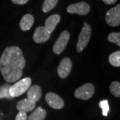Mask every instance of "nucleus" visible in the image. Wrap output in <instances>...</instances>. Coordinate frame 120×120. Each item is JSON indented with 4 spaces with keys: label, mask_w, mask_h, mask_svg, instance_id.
<instances>
[{
    "label": "nucleus",
    "mask_w": 120,
    "mask_h": 120,
    "mask_svg": "<svg viewBox=\"0 0 120 120\" xmlns=\"http://www.w3.org/2000/svg\"><path fill=\"white\" fill-rule=\"evenodd\" d=\"M26 60L22 49L17 46L6 47L0 57V71L4 79L13 83L22 77Z\"/></svg>",
    "instance_id": "1"
},
{
    "label": "nucleus",
    "mask_w": 120,
    "mask_h": 120,
    "mask_svg": "<svg viewBox=\"0 0 120 120\" xmlns=\"http://www.w3.org/2000/svg\"><path fill=\"white\" fill-rule=\"evenodd\" d=\"M31 85V79L30 77H25L18 81L9 88V94L11 98L19 97L26 93Z\"/></svg>",
    "instance_id": "2"
},
{
    "label": "nucleus",
    "mask_w": 120,
    "mask_h": 120,
    "mask_svg": "<svg viewBox=\"0 0 120 120\" xmlns=\"http://www.w3.org/2000/svg\"><path fill=\"white\" fill-rule=\"evenodd\" d=\"M91 35V27L87 22H84V26L83 27L82 31L78 37L76 50L78 53L82 52L90 41Z\"/></svg>",
    "instance_id": "3"
},
{
    "label": "nucleus",
    "mask_w": 120,
    "mask_h": 120,
    "mask_svg": "<svg viewBox=\"0 0 120 120\" xmlns=\"http://www.w3.org/2000/svg\"><path fill=\"white\" fill-rule=\"evenodd\" d=\"M95 87L93 84L87 83L77 88L74 92V96L82 100H88L94 95Z\"/></svg>",
    "instance_id": "4"
},
{
    "label": "nucleus",
    "mask_w": 120,
    "mask_h": 120,
    "mask_svg": "<svg viewBox=\"0 0 120 120\" xmlns=\"http://www.w3.org/2000/svg\"><path fill=\"white\" fill-rule=\"evenodd\" d=\"M70 39V34L68 31H62L60 37L56 40L53 47V52L57 55H59L64 52Z\"/></svg>",
    "instance_id": "5"
},
{
    "label": "nucleus",
    "mask_w": 120,
    "mask_h": 120,
    "mask_svg": "<svg viewBox=\"0 0 120 120\" xmlns=\"http://www.w3.org/2000/svg\"><path fill=\"white\" fill-rule=\"evenodd\" d=\"M105 21L111 27H117L120 25V5L110 9L105 16Z\"/></svg>",
    "instance_id": "6"
},
{
    "label": "nucleus",
    "mask_w": 120,
    "mask_h": 120,
    "mask_svg": "<svg viewBox=\"0 0 120 120\" xmlns=\"http://www.w3.org/2000/svg\"><path fill=\"white\" fill-rule=\"evenodd\" d=\"M45 101L52 108L60 109L64 107V101L60 95L53 92H49L45 95Z\"/></svg>",
    "instance_id": "7"
},
{
    "label": "nucleus",
    "mask_w": 120,
    "mask_h": 120,
    "mask_svg": "<svg viewBox=\"0 0 120 120\" xmlns=\"http://www.w3.org/2000/svg\"><path fill=\"white\" fill-rule=\"evenodd\" d=\"M68 12L71 14L76 13L79 15H86L90 12V7L86 2H79L69 5L67 8Z\"/></svg>",
    "instance_id": "8"
},
{
    "label": "nucleus",
    "mask_w": 120,
    "mask_h": 120,
    "mask_svg": "<svg viewBox=\"0 0 120 120\" xmlns=\"http://www.w3.org/2000/svg\"><path fill=\"white\" fill-rule=\"evenodd\" d=\"M72 69V61L69 57H65L61 61L57 68V73L59 77L64 79L70 73Z\"/></svg>",
    "instance_id": "9"
},
{
    "label": "nucleus",
    "mask_w": 120,
    "mask_h": 120,
    "mask_svg": "<svg viewBox=\"0 0 120 120\" xmlns=\"http://www.w3.org/2000/svg\"><path fill=\"white\" fill-rule=\"evenodd\" d=\"M50 36L51 34L45 29L44 26H40L38 27L35 30L33 39L36 43H42L48 41V39L50 38Z\"/></svg>",
    "instance_id": "10"
},
{
    "label": "nucleus",
    "mask_w": 120,
    "mask_h": 120,
    "mask_svg": "<svg viewBox=\"0 0 120 120\" xmlns=\"http://www.w3.org/2000/svg\"><path fill=\"white\" fill-rule=\"evenodd\" d=\"M27 99L29 100L36 103L41 98L42 95L41 88L38 85L31 86L27 91Z\"/></svg>",
    "instance_id": "11"
},
{
    "label": "nucleus",
    "mask_w": 120,
    "mask_h": 120,
    "mask_svg": "<svg viewBox=\"0 0 120 120\" xmlns=\"http://www.w3.org/2000/svg\"><path fill=\"white\" fill-rule=\"evenodd\" d=\"M35 102H33L27 98H26L19 101L16 105V108L19 112H24L27 113L34 110L35 108Z\"/></svg>",
    "instance_id": "12"
},
{
    "label": "nucleus",
    "mask_w": 120,
    "mask_h": 120,
    "mask_svg": "<svg viewBox=\"0 0 120 120\" xmlns=\"http://www.w3.org/2000/svg\"><path fill=\"white\" fill-rule=\"evenodd\" d=\"M60 15L58 14H54L47 18L46 21L45 22V29L50 34L55 30L56 26L59 23L60 21Z\"/></svg>",
    "instance_id": "13"
},
{
    "label": "nucleus",
    "mask_w": 120,
    "mask_h": 120,
    "mask_svg": "<svg viewBox=\"0 0 120 120\" xmlns=\"http://www.w3.org/2000/svg\"><path fill=\"white\" fill-rule=\"evenodd\" d=\"M34 22V16L31 14H26L22 17L19 23L20 29L23 31L30 30L33 26Z\"/></svg>",
    "instance_id": "14"
},
{
    "label": "nucleus",
    "mask_w": 120,
    "mask_h": 120,
    "mask_svg": "<svg viewBox=\"0 0 120 120\" xmlns=\"http://www.w3.org/2000/svg\"><path fill=\"white\" fill-rule=\"evenodd\" d=\"M47 116L45 109L41 107H38L28 117V120H43Z\"/></svg>",
    "instance_id": "15"
},
{
    "label": "nucleus",
    "mask_w": 120,
    "mask_h": 120,
    "mask_svg": "<svg viewBox=\"0 0 120 120\" xmlns=\"http://www.w3.org/2000/svg\"><path fill=\"white\" fill-rule=\"evenodd\" d=\"M109 64L114 67H120V51L112 53L109 56Z\"/></svg>",
    "instance_id": "16"
},
{
    "label": "nucleus",
    "mask_w": 120,
    "mask_h": 120,
    "mask_svg": "<svg viewBox=\"0 0 120 120\" xmlns=\"http://www.w3.org/2000/svg\"><path fill=\"white\" fill-rule=\"evenodd\" d=\"M58 0H44L42 5V10L44 13H47L54 8L57 4Z\"/></svg>",
    "instance_id": "17"
},
{
    "label": "nucleus",
    "mask_w": 120,
    "mask_h": 120,
    "mask_svg": "<svg viewBox=\"0 0 120 120\" xmlns=\"http://www.w3.org/2000/svg\"><path fill=\"white\" fill-rule=\"evenodd\" d=\"M11 87V85L8 83L4 84L0 87V99L8 98L12 99L13 98L11 97L9 94V88Z\"/></svg>",
    "instance_id": "18"
},
{
    "label": "nucleus",
    "mask_w": 120,
    "mask_h": 120,
    "mask_svg": "<svg viewBox=\"0 0 120 120\" xmlns=\"http://www.w3.org/2000/svg\"><path fill=\"white\" fill-rule=\"evenodd\" d=\"M110 92L116 98L120 97V83L119 82L114 81L111 83L109 87Z\"/></svg>",
    "instance_id": "19"
},
{
    "label": "nucleus",
    "mask_w": 120,
    "mask_h": 120,
    "mask_svg": "<svg viewBox=\"0 0 120 120\" xmlns=\"http://www.w3.org/2000/svg\"><path fill=\"white\" fill-rule=\"evenodd\" d=\"M107 40L111 43H116L117 46H120V32H113L108 35Z\"/></svg>",
    "instance_id": "20"
},
{
    "label": "nucleus",
    "mask_w": 120,
    "mask_h": 120,
    "mask_svg": "<svg viewBox=\"0 0 120 120\" xmlns=\"http://www.w3.org/2000/svg\"><path fill=\"white\" fill-rule=\"evenodd\" d=\"M99 106L101 109H102V114L103 116L107 117L108 115V112H109V106L108 104V100L104 99L100 101L99 103Z\"/></svg>",
    "instance_id": "21"
},
{
    "label": "nucleus",
    "mask_w": 120,
    "mask_h": 120,
    "mask_svg": "<svg viewBox=\"0 0 120 120\" xmlns=\"http://www.w3.org/2000/svg\"><path fill=\"white\" fill-rule=\"evenodd\" d=\"M27 120V113L24 112H19L17 116L15 117V120Z\"/></svg>",
    "instance_id": "22"
},
{
    "label": "nucleus",
    "mask_w": 120,
    "mask_h": 120,
    "mask_svg": "<svg viewBox=\"0 0 120 120\" xmlns=\"http://www.w3.org/2000/svg\"><path fill=\"white\" fill-rule=\"evenodd\" d=\"M13 4L17 5H24L28 2L29 0H11Z\"/></svg>",
    "instance_id": "23"
},
{
    "label": "nucleus",
    "mask_w": 120,
    "mask_h": 120,
    "mask_svg": "<svg viewBox=\"0 0 120 120\" xmlns=\"http://www.w3.org/2000/svg\"><path fill=\"white\" fill-rule=\"evenodd\" d=\"M102 1H103L105 4L107 5L113 4H115L116 1H117V0H102Z\"/></svg>",
    "instance_id": "24"
},
{
    "label": "nucleus",
    "mask_w": 120,
    "mask_h": 120,
    "mask_svg": "<svg viewBox=\"0 0 120 120\" xmlns=\"http://www.w3.org/2000/svg\"><path fill=\"white\" fill-rule=\"evenodd\" d=\"M0 120H1V119H0Z\"/></svg>",
    "instance_id": "25"
}]
</instances>
